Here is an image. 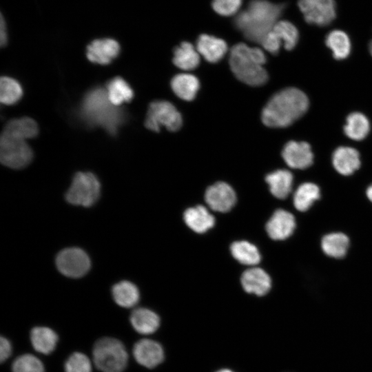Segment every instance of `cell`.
<instances>
[{"mask_svg": "<svg viewBox=\"0 0 372 372\" xmlns=\"http://www.w3.org/2000/svg\"><path fill=\"white\" fill-rule=\"evenodd\" d=\"M36 136L37 130L28 118H16L8 122L0 138L1 163L13 169L26 167L33 156L26 140Z\"/></svg>", "mask_w": 372, "mask_h": 372, "instance_id": "6da1fadb", "label": "cell"}, {"mask_svg": "<svg viewBox=\"0 0 372 372\" xmlns=\"http://www.w3.org/2000/svg\"><path fill=\"white\" fill-rule=\"evenodd\" d=\"M285 7V3L252 0L236 15L234 24L247 40L260 43L279 21Z\"/></svg>", "mask_w": 372, "mask_h": 372, "instance_id": "7a4b0ae2", "label": "cell"}, {"mask_svg": "<svg viewBox=\"0 0 372 372\" xmlns=\"http://www.w3.org/2000/svg\"><path fill=\"white\" fill-rule=\"evenodd\" d=\"M309 102L307 95L296 87L276 93L264 107L261 118L270 127H285L305 114Z\"/></svg>", "mask_w": 372, "mask_h": 372, "instance_id": "3957f363", "label": "cell"}, {"mask_svg": "<svg viewBox=\"0 0 372 372\" xmlns=\"http://www.w3.org/2000/svg\"><path fill=\"white\" fill-rule=\"evenodd\" d=\"M266 56L262 50L251 48L240 43L234 45L230 51L229 65L236 77L251 86L264 85L268 74L263 67Z\"/></svg>", "mask_w": 372, "mask_h": 372, "instance_id": "277c9868", "label": "cell"}, {"mask_svg": "<svg viewBox=\"0 0 372 372\" xmlns=\"http://www.w3.org/2000/svg\"><path fill=\"white\" fill-rule=\"evenodd\" d=\"M81 113L89 124L101 126L112 135L116 133L124 119L122 111L110 103L106 90L101 87L87 93L81 104Z\"/></svg>", "mask_w": 372, "mask_h": 372, "instance_id": "5b68a950", "label": "cell"}, {"mask_svg": "<svg viewBox=\"0 0 372 372\" xmlns=\"http://www.w3.org/2000/svg\"><path fill=\"white\" fill-rule=\"evenodd\" d=\"M93 360L102 372H123L128 360L124 344L118 339L103 337L97 340L92 350Z\"/></svg>", "mask_w": 372, "mask_h": 372, "instance_id": "8992f818", "label": "cell"}, {"mask_svg": "<svg viewBox=\"0 0 372 372\" xmlns=\"http://www.w3.org/2000/svg\"><path fill=\"white\" fill-rule=\"evenodd\" d=\"M100 191L101 185L94 174L78 172L73 178L65 199L72 205L88 207L96 202Z\"/></svg>", "mask_w": 372, "mask_h": 372, "instance_id": "52a82bcc", "label": "cell"}, {"mask_svg": "<svg viewBox=\"0 0 372 372\" xmlns=\"http://www.w3.org/2000/svg\"><path fill=\"white\" fill-rule=\"evenodd\" d=\"M180 112L169 102L155 101L150 103L145 125L154 132H159L162 126L169 131H176L182 125Z\"/></svg>", "mask_w": 372, "mask_h": 372, "instance_id": "ba28073f", "label": "cell"}, {"mask_svg": "<svg viewBox=\"0 0 372 372\" xmlns=\"http://www.w3.org/2000/svg\"><path fill=\"white\" fill-rule=\"evenodd\" d=\"M56 265L59 271L70 278H80L90 268L88 255L81 249L70 247L61 251L56 256Z\"/></svg>", "mask_w": 372, "mask_h": 372, "instance_id": "9c48e42d", "label": "cell"}, {"mask_svg": "<svg viewBox=\"0 0 372 372\" xmlns=\"http://www.w3.org/2000/svg\"><path fill=\"white\" fill-rule=\"evenodd\" d=\"M298 6L309 24L326 26L336 17L334 0H299Z\"/></svg>", "mask_w": 372, "mask_h": 372, "instance_id": "30bf717a", "label": "cell"}, {"mask_svg": "<svg viewBox=\"0 0 372 372\" xmlns=\"http://www.w3.org/2000/svg\"><path fill=\"white\" fill-rule=\"evenodd\" d=\"M282 156L286 164L293 169H304L313 162L311 146L304 141H289L282 149Z\"/></svg>", "mask_w": 372, "mask_h": 372, "instance_id": "8fae6325", "label": "cell"}, {"mask_svg": "<svg viewBox=\"0 0 372 372\" xmlns=\"http://www.w3.org/2000/svg\"><path fill=\"white\" fill-rule=\"evenodd\" d=\"M205 199L212 210L227 212L235 205L236 196L230 185L223 182H218L207 189Z\"/></svg>", "mask_w": 372, "mask_h": 372, "instance_id": "7c38bea8", "label": "cell"}, {"mask_svg": "<svg viewBox=\"0 0 372 372\" xmlns=\"http://www.w3.org/2000/svg\"><path fill=\"white\" fill-rule=\"evenodd\" d=\"M133 355L136 361L147 368H154L164 359V351L161 345L150 339H142L135 343Z\"/></svg>", "mask_w": 372, "mask_h": 372, "instance_id": "4fadbf2b", "label": "cell"}, {"mask_svg": "<svg viewBox=\"0 0 372 372\" xmlns=\"http://www.w3.org/2000/svg\"><path fill=\"white\" fill-rule=\"evenodd\" d=\"M296 228L293 215L283 210H276L266 224L268 236L275 240H282L289 238Z\"/></svg>", "mask_w": 372, "mask_h": 372, "instance_id": "5bb4252c", "label": "cell"}, {"mask_svg": "<svg viewBox=\"0 0 372 372\" xmlns=\"http://www.w3.org/2000/svg\"><path fill=\"white\" fill-rule=\"evenodd\" d=\"M120 52L118 43L112 39L93 41L87 47L86 55L93 63L105 65L114 59Z\"/></svg>", "mask_w": 372, "mask_h": 372, "instance_id": "9a60e30c", "label": "cell"}, {"mask_svg": "<svg viewBox=\"0 0 372 372\" xmlns=\"http://www.w3.org/2000/svg\"><path fill=\"white\" fill-rule=\"evenodd\" d=\"M332 164L339 174L344 176L351 175L360 167V154L351 147H338L333 153Z\"/></svg>", "mask_w": 372, "mask_h": 372, "instance_id": "2e32d148", "label": "cell"}, {"mask_svg": "<svg viewBox=\"0 0 372 372\" xmlns=\"http://www.w3.org/2000/svg\"><path fill=\"white\" fill-rule=\"evenodd\" d=\"M241 284L247 293L261 296L269 292L271 281L269 276L263 269L252 267L242 274Z\"/></svg>", "mask_w": 372, "mask_h": 372, "instance_id": "e0dca14e", "label": "cell"}, {"mask_svg": "<svg viewBox=\"0 0 372 372\" xmlns=\"http://www.w3.org/2000/svg\"><path fill=\"white\" fill-rule=\"evenodd\" d=\"M196 49L206 61L217 63L225 56L227 45L223 39L204 34L198 38Z\"/></svg>", "mask_w": 372, "mask_h": 372, "instance_id": "ac0fdd59", "label": "cell"}, {"mask_svg": "<svg viewBox=\"0 0 372 372\" xmlns=\"http://www.w3.org/2000/svg\"><path fill=\"white\" fill-rule=\"evenodd\" d=\"M186 225L196 233H204L215 224V218L203 206L188 208L184 213Z\"/></svg>", "mask_w": 372, "mask_h": 372, "instance_id": "d6986e66", "label": "cell"}, {"mask_svg": "<svg viewBox=\"0 0 372 372\" xmlns=\"http://www.w3.org/2000/svg\"><path fill=\"white\" fill-rule=\"evenodd\" d=\"M130 320L133 328L143 335L154 333L160 325L159 316L146 308H137L133 310Z\"/></svg>", "mask_w": 372, "mask_h": 372, "instance_id": "ffe728a7", "label": "cell"}, {"mask_svg": "<svg viewBox=\"0 0 372 372\" xmlns=\"http://www.w3.org/2000/svg\"><path fill=\"white\" fill-rule=\"evenodd\" d=\"M293 180L292 174L287 169L276 170L265 178L271 194L279 199H285L289 195Z\"/></svg>", "mask_w": 372, "mask_h": 372, "instance_id": "44dd1931", "label": "cell"}, {"mask_svg": "<svg viewBox=\"0 0 372 372\" xmlns=\"http://www.w3.org/2000/svg\"><path fill=\"white\" fill-rule=\"evenodd\" d=\"M58 339L57 334L48 327H36L30 331L33 348L43 354H50L55 349Z\"/></svg>", "mask_w": 372, "mask_h": 372, "instance_id": "7402d4cb", "label": "cell"}, {"mask_svg": "<svg viewBox=\"0 0 372 372\" xmlns=\"http://www.w3.org/2000/svg\"><path fill=\"white\" fill-rule=\"evenodd\" d=\"M199 85L198 79L190 74H177L171 81L173 92L185 101H192L195 98Z\"/></svg>", "mask_w": 372, "mask_h": 372, "instance_id": "603a6c76", "label": "cell"}, {"mask_svg": "<svg viewBox=\"0 0 372 372\" xmlns=\"http://www.w3.org/2000/svg\"><path fill=\"white\" fill-rule=\"evenodd\" d=\"M173 63L182 70H194L199 65V53L192 43L182 42L174 50Z\"/></svg>", "mask_w": 372, "mask_h": 372, "instance_id": "cb8c5ba5", "label": "cell"}, {"mask_svg": "<svg viewBox=\"0 0 372 372\" xmlns=\"http://www.w3.org/2000/svg\"><path fill=\"white\" fill-rule=\"evenodd\" d=\"M112 293L115 302L122 307H133L139 300L140 295L137 287L127 280L115 284L112 289Z\"/></svg>", "mask_w": 372, "mask_h": 372, "instance_id": "d4e9b609", "label": "cell"}, {"mask_svg": "<svg viewBox=\"0 0 372 372\" xmlns=\"http://www.w3.org/2000/svg\"><path fill=\"white\" fill-rule=\"evenodd\" d=\"M349 246V238L342 233L335 232L325 235L321 240V248L328 256L342 258L345 256Z\"/></svg>", "mask_w": 372, "mask_h": 372, "instance_id": "484cf974", "label": "cell"}, {"mask_svg": "<svg viewBox=\"0 0 372 372\" xmlns=\"http://www.w3.org/2000/svg\"><path fill=\"white\" fill-rule=\"evenodd\" d=\"M325 43L331 50L334 59L342 60L348 57L351 43L348 34L340 30H333L326 37Z\"/></svg>", "mask_w": 372, "mask_h": 372, "instance_id": "4316f807", "label": "cell"}, {"mask_svg": "<svg viewBox=\"0 0 372 372\" xmlns=\"http://www.w3.org/2000/svg\"><path fill=\"white\" fill-rule=\"evenodd\" d=\"M370 131L368 118L360 112H352L347 118L344 132L349 138L354 141L363 140Z\"/></svg>", "mask_w": 372, "mask_h": 372, "instance_id": "83f0119b", "label": "cell"}, {"mask_svg": "<svg viewBox=\"0 0 372 372\" xmlns=\"http://www.w3.org/2000/svg\"><path fill=\"white\" fill-rule=\"evenodd\" d=\"M320 197V191L318 185L312 183H304L297 188L293 194V205L297 210L305 211Z\"/></svg>", "mask_w": 372, "mask_h": 372, "instance_id": "f1b7e54d", "label": "cell"}, {"mask_svg": "<svg viewBox=\"0 0 372 372\" xmlns=\"http://www.w3.org/2000/svg\"><path fill=\"white\" fill-rule=\"evenodd\" d=\"M106 92L109 101L114 106L129 102L133 98V90L121 77H115L108 82Z\"/></svg>", "mask_w": 372, "mask_h": 372, "instance_id": "f546056e", "label": "cell"}, {"mask_svg": "<svg viewBox=\"0 0 372 372\" xmlns=\"http://www.w3.org/2000/svg\"><path fill=\"white\" fill-rule=\"evenodd\" d=\"M231 253L239 262L246 265H256L260 261L257 247L246 241H236L231 245Z\"/></svg>", "mask_w": 372, "mask_h": 372, "instance_id": "4dcf8cb0", "label": "cell"}, {"mask_svg": "<svg viewBox=\"0 0 372 372\" xmlns=\"http://www.w3.org/2000/svg\"><path fill=\"white\" fill-rule=\"evenodd\" d=\"M273 30L279 37L286 50H291L297 45L299 39L298 30L290 21H278L273 26Z\"/></svg>", "mask_w": 372, "mask_h": 372, "instance_id": "1f68e13d", "label": "cell"}, {"mask_svg": "<svg viewBox=\"0 0 372 372\" xmlns=\"http://www.w3.org/2000/svg\"><path fill=\"white\" fill-rule=\"evenodd\" d=\"M20 84L14 79L3 76L0 81V101L6 105H12L17 102L22 96Z\"/></svg>", "mask_w": 372, "mask_h": 372, "instance_id": "d6a6232c", "label": "cell"}, {"mask_svg": "<svg viewBox=\"0 0 372 372\" xmlns=\"http://www.w3.org/2000/svg\"><path fill=\"white\" fill-rule=\"evenodd\" d=\"M12 372H44L41 360L32 354H23L17 358L12 364Z\"/></svg>", "mask_w": 372, "mask_h": 372, "instance_id": "836d02e7", "label": "cell"}, {"mask_svg": "<svg viewBox=\"0 0 372 372\" xmlns=\"http://www.w3.org/2000/svg\"><path fill=\"white\" fill-rule=\"evenodd\" d=\"M65 372H92V364L86 355L74 352L65 363Z\"/></svg>", "mask_w": 372, "mask_h": 372, "instance_id": "e575fe53", "label": "cell"}, {"mask_svg": "<svg viewBox=\"0 0 372 372\" xmlns=\"http://www.w3.org/2000/svg\"><path fill=\"white\" fill-rule=\"evenodd\" d=\"M242 0H213L211 3L214 10L222 16H231L238 12Z\"/></svg>", "mask_w": 372, "mask_h": 372, "instance_id": "d590c367", "label": "cell"}, {"mask_svg": "<svg viewBox=\"0 0 372 372\" xmlns=\"http://www.w3.org/2000/svg\"><path fill=\"white\" fill-rule=\"evenodd\" d=\"M260 44L269 52L276 54L279 52L282 43L272 29L265 35Z\"/></svg>", "mask_w": 372, "mask_h": 372, "instance_id": "8d00e7d4", "label": "cell"}, {"mask_svg": "<svg viewBox=\"0 0 372 372\" xmlns=\"http://www.w3.org/2000/svg\"><path fill=\"white\" fill-rule=\"evenodd\" d=\"M12 353V346L9 340L1 336L0 339V361L3 362Z\"/></svg>", "mask_w": 372, "mask_h": 372, "instance_id": "74e56055", "label": "cell"}, {"mask_svg": "<svg viewBox=\"0 0 372 372\" xmlns=\"http://www.w3.org/2000/svg\"><path fill=\"white\" fill-rule=\"evenodd\" d=\"M7 31H6V25L3 17V15L1 14L0 19V45L1 47L4 46L7 43Z\"/></svg>", "mask_w": 372, "mask_h": 372, "instance_id": "f35d334b", "label": "cell"}, {"mask_svg": "<svg viewBox=\"0 0 372 372\" xmlns=\"http://www.w3.org/2000/svg\"><path fill=\"white\" fill-rule=\"evenodd\" d=\"M368 199L372 203V185H371L366 191Z\"/></svg>", "mask_w": 372, "mask_h": 372, "instance_id": "ab89813d", "label": "cell"}, {"mask_svg": "<svg viewBox=\"0 0 372 372\" xmlns=\"http://www.w3.org/2000/svg\"><path fill=\"white\" fill-rule=\"evenodd\" d=\"M369 50L371 55L372 56V40L370 41L369 45Z\"/></svg>", "mask_w": 372, "mask_h": 372, "instance_id": "60d3db41", "label": "cell"}, {"mask_svg": "<svg viewBox=\"0 0 372 372\" xmlns=\"http://www.w3.org/2000/svg\"><path fill=\"white\" fill-rule=\"evenodd\" d=\"M216 372H233L232 371L229 370V369H220Z\"/></svg>", "mask_w": 372, "mask_h": 372, "instance_id": "b9f144b4", "label": "cell"}]
</instances>
